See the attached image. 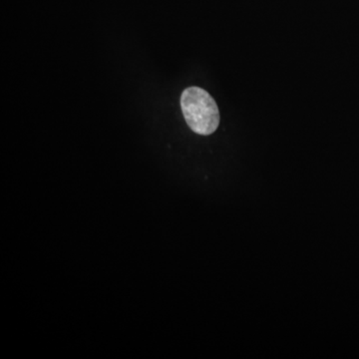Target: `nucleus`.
<instances>
[{"instance_id": "obj_1", "label": "nucleus", "mask_w": 359, "mask_h": 359, "mask_svg": "<svg viewBox=\"0 0 359 359\" xmlns=\"http://www.w3.org/2000/svg\"><path fill=\"white\" fill-rule=\"evenodd\" d=\"M181 108L186 122L195 133L208 136L219 127V108L206 90L199 87L184 90Z\"/></svg>"}]
</instances>
